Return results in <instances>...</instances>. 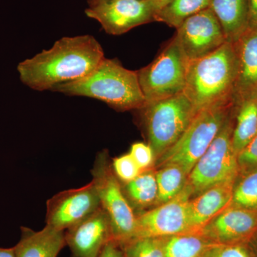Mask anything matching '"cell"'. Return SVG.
Instances as JSON below:
<instances>
[{"label": "cell", "instance_id": "13", "mask_svg": "<svg viewBox=\"0 0 257 257\" xmlns=\"http://www.w3.org/2000/svg\"><path fill=\"white\" fill-rule=\"evenodd\" d=\"M197 232L219 244L240 243L257 232V209L231 204Z\"/></svg>", "mask_w": 257, "mask_h": 257}, {"label": "cell", "instance_id": "29", "mask_svg": "<svg viewBox=\"0 0 257 257\" xmlns=\"http://www.w3.org/2000/svg\"><path fill=\"white\" fill-rule=\"evenodd\" d=\"M204 257H251L246 248L240 243L219 244L209 249Z\"/></svg>", "mask_w": 257, "mask_h": 257}, {"label": "cell", "instance_id": "14", "mask_svg": "<svg viewBox=\"0 0 257 257\" xmlns=\"http://www.w3.org/2000/svg\"><path fill=\"white\" fill-rule=\"evenodd\" d=\"M111 239L109 216L101 207L92 215L65 231L66 245L72 257H99Z\"/></svg>", "mask_w": 257, "mask_h": 257}, {"label": "cell", "instance_id": "11", "mask_svg": "<svg viewBox=\"0 0 257 257\" xmlns=\"http://www.w3.org/2000/svg\"><path fill=\"white\" fill-rule=\"evenodd\" d=\"M175 37L189 62L212 53L227 42L210 8L187 18L177 28Z\"/></svg>", "mask_w": 257, "mask_h": 257}, {"label": "cell", "instance_id": "27", "mask_svg": "<svg viewBox=\"0 0 257 257\" xmlns=\"http://www.w3.org/2000/svg\"><path fill=\"white\" fill-rule=\"evenodd\" d=\"M239 172L245 173L257 168V134L237 155Z\"/></svg>", "mask_w": 257, "mask_h": 257}, {"label": "cell", "instance_id": "2", "mask_svg": "<svg viewBox=\"0 0 257 257\" xmlns=\"http://www.w3.org/2000/svg\"><path fill=\"white\" fill-rule=\"evenodd\" d=\"M51 91L94 98L119 111L139 109L146 102L138 72L124 68L118 60L105 57L87 77L60 84Z\"/></svg>", "mask_w": 257, "mask_h": 257}, {"label": "cell", "instance_id": "17", "mask_svg": "<svg viewBox=\"0 0 257 257\" xmlns=\"http://www.w3.org/2000/svg\"><path fill=\"white\" fill-rule=\"evenodd\" d=\"M65 245V231L46 225L38 231L22 227L21 238L14 247L16 257H57Z\"/></svg>", "mask_w": 257, "mask_h": 257}, {"label": "cell", "instance_id": "23", "mask_svg": "<svg viewBox=\"0 0 257 257\" xmlns=\"http://www.w3.org/2000/svg\"><path fill=\"white\" fill-rule=\"evenodd\" d=\"M210 0H172L155 15V21L178 28L192 15L209 8Z\"/></svg>", "mask_w": 257, "mask_h": 257}, {"label": "cell", "instance_id": "32", "mask_svg": "<svg viewBox=\"0 0 257 257\" xmlns=\"http://www.w3.org/2000/svg\"><path fill=\"white\" fill-rule=\"evenodd\" d=\"M147 1L150 3L153 9L155 10V13H157L162 8H165L166 5L169 4L172 0H147Z\"/></svg>", "mask_w": 257, "mask_h": 257}, {"label": "cell", "instance_id": "1", "mask_svg": "<svg viewBox=\"0 0 257 257\" xmlns=\"http://www.w3.org/2000/svg\"><path fill=\"white\" fill-rule=\"evenodd\" d=\"M104 58L92 35L66 37L18 65L20 79L34 90H52L60 84L80 80L92 73Z\"/></svg>", "mask_w": 257, "mask_h": 257}, {"label": "cell", "instance_id": "7", "mask_svg": "<svg viewBox=\"0 0 257 257\" xmlns=\"http://www.w3.org/2000/svg\"><path fill=\"white\" fill-rule=\"evenodd\" d=\"M188 64V60L174 37L152 63L137 72L146 102L183 93Z\"/></svg>", "mask_w": 257, "mask_h": 257}, {"label": "cell", "instance_id": "34", "mask_svg": "<svg viewBox=\"0 0 257 257\" xmlns=\"http://www.w3.org/2000/svg\"><path fill=\"white\" fill-rule=\"evenodd\" d=\"M109 1V0H87L88 5L89 6H93L99 3H102V2Z\"/></svg>", "mask_w": 257, "mask_h": 257}, {"label": "cell", "instance_id": "15", "mask_svg": "<svg viewBox=\"0 0 257 257\" xmlns=\"http://www.w3.org/2000/svg\"><path fill=\"white\" fill-rule=\"evenodd\" d=\"M233 45L238 61L233 99L239 101L257 93V28L246 29Z\"/></svg>", "mask_w": 257, "mask_h": 257}, {"label": "cell", "instance_id": "33", "mask_svg": "<svg viewBox=\"0 0 257 257\" xmlns=\"http://www.w3.org/2000/svg\"><path fill=\"white\" fill-rule=\"evenodd\" d=\"M0 257H16L15 247L0 248Z\"/></svg>", "mask_w": 257, "mask_h": 257}, {"label": "cell", "instance_id": "9", "mask_svg": "<svg viewBox=\"0 0 257 257\" xmlns=\"http://www.w3.org/2000/svg\"><path fill=\"white\" fill-rule=\"evenodd\" d=\"M192 198V190L187 184L183 191L172 200L137 216L135 234L132 239L170 237L193 232L189 212Z\"/></svg>", "mask_w": 257, "mask_h": 257}, {"label": "cell", "instance_id": "6", "mask_svg": "<svg viewBox=\"0 0 257 257\" xmlns=\"http://www.w3.org/2000/svg\"><path fill=\"white\" fill-rule=\"evenodd\" d=\"M233 130L229 116L207 151L193 167L187 179L192 198L218 184L236 182L239 168L232 145Z\"/></svg>", "mask_w": 257, "mask_h": 257}, {"label": "cell", "instance_id": "30", "mask_svg": "<svg viewBox=\"0 0 257 257\" xmlns=\"http://www.w3.org/2000/svg\"><path fill=\"white\" fill-rule=\"evenodd\" d=\"M99 257H124L121 245L111 239L101 250Z\"/></svg>", "mask_w": 257, "mask_h": 257}, {"label": "cell", "instance_id": "18", "mask_svg": "<svg viewBox=\"0 0 257 257\" xmlns=\"http://www.w3.org/2000/svg\"><path fill=\"white\" fill-rule=\"evenodd\" d=\"M224 31L234 43L248 28V0H210V7Z\"/></svg>", "mask_w": 257, "mask_h": 257}, {"label": "cell", "instance_id": "19", "mask_svg": "<svg viewBox=\"0 0 257 257\" xmlns=\"http://www.w3.org/2000/svg\"><path fill=\"white\" fill-rule=\"evenodd\" d=\"M239 101L241 104L232 133V145L236 155L257 134V93Z\"/></svg>", "mask_w": 257, "mask_h": 257}, {"label": "cell", "instance_id": "20", "mask_svg": "<svg viewBox=\"0 0 257 257\" xmlns=\"http://www.w3.org/2000/svg\"><path fill=\"white\" fill-rule=\"evenodd\" d=\"M216 243L199 232H189L167 237L165 257H204Z\"/></svg>", "mask_w": 257, "mask_h": 257}, {"label": "cell", "instance_id": "24", "mask_svg": "<svg viewBox=\"0 0 257 257\" xmlns=\"http://www.w3.org/2000/svg\"><path fill=\"white\" fill-rule=\"evenodd\" d=\"M167 237H143L121 245L124 257H165Z\"/></svg>", "mask_w": 257, "mask_h": 257}, {"label": "cell", "instance_id": "28", "mask_svg": "<svg viewBox=\"0 0 257 257\" xmlns=\"http://www.w3.org/2000/svg\"><path fill=\"white\" fill-rule=\"evenodd\" d=\"M130 154L142 171L149 170L155 160L153 150L148 144H133Z\"/></svg>", "mask_w": 257, "mask_h": 257}, {"label": "cell", "instance_id": "10", "mask_svg": "<svg viewBox=\"0 0 257 257\" xmlns=\"http://www.w3.org/2000/svg\"><path fill=\"white\" fill-rule=\"evenodd\" d=\"M101 207L92 181L78 189H68L55 194L47 203V226L67 231L87 219Z\"/></svg>", "mask_w": 257, "mask_h": 257}, {"label": "cell", "instance_id": "25", "mask_svg": "<svg viewBox=\"0 0 257 257\" xmlns=\"http://www.w3.org/2000/svg\"><path fill=\"white\" fill-rule=\"evenodd\" d=\"M231 204L257 209V168L245 173L244 177L234 185Z\"/></svg>", "mask_w": 257, "mask_h": 257}, {"label": "cell", "instance_id": "8", "mask_svg": "<svg viewBox=\"0 0 257 257\" xmlns=\"http://www.w3.org/2000/svg\"><path fill=\"white\" fill-rule=\"evenodd\" d=\"M113 172L106 155H98L92 170V181L97 191L101 207L110 220L111 239L122 245L133 239L137 216Z\"/></svg>", "mask_w": 257, "mask_h": 257}, {"label": "cell", "instance_id": "4", "mask_svg": "<svg viewBox=\"0 0 257 257\" xmlns=\"http://www.w3.org/2000/svg\"><path fill=\"white\" fill-rule=\"evenodd\" d=\"M234 102V99L221 101L199 111L178 141L157 159L155 166L178 165L189 176L217 136Z\"/></svg>", "mask_w": 257, "mask_h": 257}, {"label": "cell", "instance_id": "5", "mask_svg": "<svg viewBox=\"0 0 257 257\" xmlns=\"http://www.w3.org/2000/svg\"><path fill=\"white\" fill-rule=\"evenodd\" d=\"M148 145L155 160L162 156L183 135L197 114L184 93L151 101L140 108Z\"/></svg>", "mask_w": 257, "mask_h": 257}, {"label": "cell", "instance_id": "12", "mask_svg": "<svg viewBox=\"0 0 257 257\" xmlns=\"http://www.w3.org/2000/svg\"><path fill=\"white\" fill-rule=\"evenodd\" d=\"M85 14L109 35H121L155 21L156 13L147 0H109L89 6Z\"/></svg>", "mask_w": 257, "mask_h": 257}, {"label": "cell", "instance_id": "26", "mask_svg": "<svg viewBox=\"0 0 257 257\" xmlns=\"http://www.w3.org/2000/svg\"><path fill=\"white\" fill-rule=\"evenodd\" d=\"M112 166L115 175L124 183L133 180L143 172L130 154L114 159Z\"/></svg>", "mask_w": 257, "mask_h": 257}, {"label": "cell", "instance_id": "31", "mask_svg": "<svg viewBox=\"0 0 257 257\" xmlns=\"http://www.w3.org/2000/svg\"><path fill=\"white\" fill-rule=\"evenodd\" d=\"M248 28H257V0H248Z\"/></svg>", "mask_w": 257, "mask_h": 257}, {"label": "cell", "instance_id": "3", "mask_svg": "<svg viewBox=\"0 0 257 257\" xmlns=\"http://www.w3.org/2000/svg\"><path fill=\"white\" fill-rule=\"evenodd\" d=\"M237 73L234 45L225 42L212 53L189 62L184 93L198 113L216 103L233 99Z\"/></svg>", "mask_w": 257, "mask_h": 257}, {"label": "cell", "instance_id": "16", "mask_svg": "<svg viewBox=\"0 0 257 257\" xmlns=\"http://www.w3.org/2000/svg\"><path fill=\"white\" fill-rule=\"evenodd\" d=\"M235 182H224L207 189L189 202L193 232H197L218 214L231 205Z\"/></svg>", "mask_w": 257, "mask_h": 257}, {"label": "cell", "instance_id": "22", "mask_svg": "<svg viewBox=\"0 0 257 257\" xmlns=\"http://www.w3.org/2000/svg\"><path fill=\"white\" fill-rule=\"evenodd\" d=\"M159 169L155 172L158 187L155 203L157 206L177 197L185 188L188 179V175L178 165H167Z\"/></svg>", "mask_w": 257, "mask_h": 257}, {"label": "cell", "instance_id": "21", "mask_svg": "<svg viewBox=\"0 0 257 257\" xmlns=\"http://www.w3.org/2000/svg\"><path fill=\"white\" fill-rule=\"evenodd\" d=\"M125 184L123 192L130 205L144 208L156 203L158 187L155 172L143 171L136 178Z\"/></svg>", "mask_w": 257, "mask_h": 257}]
</instances>
